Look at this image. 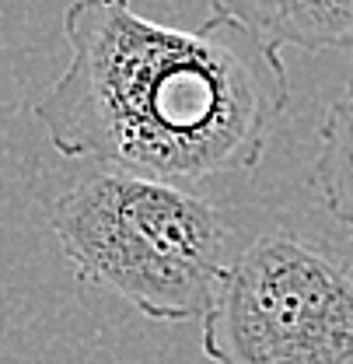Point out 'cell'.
I'll use <instances>...</instances> for the list:
<instances>
[{"label":"cell","mask_w":353,"mask_h":364,"mask_svg":"<svg viewBox=\"0 0 353 364\" xmlns=\"http://www.w3.org/2000/svg\"><path fill=\"white\" fill-rule=\"evenodd\" d=\"M63 36L70 60L32 109L63 158L168 182L256 172L290 105L280 49L224 14L175 28L74 0Z\"/></svg>","instance_id":"6da1fadb"},{"label":"cell","mask_w":353,"mask_h":364,"mask_svg":"<svg viewBox=\"0 0 353 364\" xmlns=\"http://www.w3.org/2000/svg\"><path fill=\"white\" fill-rule=\"evenodd\" d=\"M53 238L81 280L158 322L203 318L224 273L221 210L168 179L102 168L53 207Z\"/></svg>","instance_id":"7a4b0ae2"},{"label":"cell","mask_w":353,"mask_h":364,"mask_svg":"<svg viewBox=\"0 0 353 364\" xmlns=\"http://www.w3.org/2000/svg\"><path fill=\"white\" fill-rule=\"evenodd\" d=\"M200 322L214 364H353V259L269 231L224 267Z\"/></svg>","instance_id":"3957f363"},{"label":"cell","mask_w":353,"mask_h":364,"mask_svg":"<svg viewBox=\"0 0 353 364\" xmlns=\"http://www.w3.org/2000/svg\"><path fill=\"white\" fill-rule=\"evenodd\" d=\"M273 49H353V0H207Z\"/></svg>","instance_id":"277c9868"},{"label":"cell","mask_w":353,"mask_h":364,"mask_svg":"<svg viewBox=\"0 0 353 364\" xmlns=\"http://www.w3.org/2000/svg\"><path fill=\"white\" fill-rule=\"evenodd\" d=\"M315 189L322 207L353 231V77L325 109L315 154Z\"/></svg>","instance_id":"5b68a950"}]
</instances>
